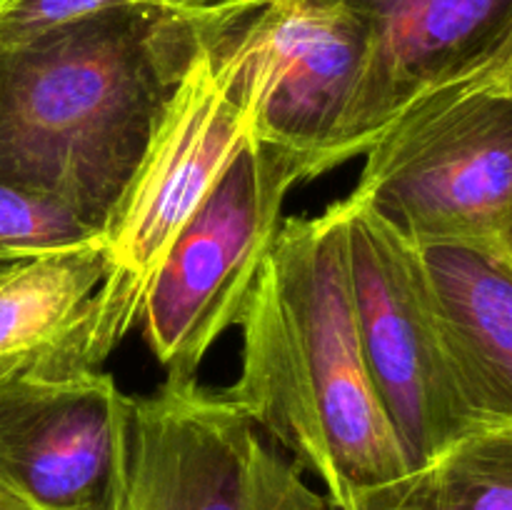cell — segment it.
Returning a JSON list of instances; mask_svg holds the SVG:
<instances>
[{
  "label": "cell",
  "instance_id": "6da1fadb",
  "mask_svg": "<svg viewBox=\"0 0 512 510\" xmlns=\"http://www.w3.org/2000/svg\"><path fill=\"white\" fill-rule=\"evenodd\" d=\"M238 325L228 398L323 483L328 508L410 473L360 343L345 200L280 225Z\"/></svg>",
  "mask_w": 512,
  "mask_h": 510
},
{
  "label": "cell",
  "instance_id": "7a4b0ae2",
  "mask_svg": "<svg viewBox=\"0 0 512 510\" xmlns=\"http://www.w3.org/2000/svg\"><path fill=\"white\" fill-rule=\"evenodd\" d=\"M198 45V13L160 0L0 45V180L105 230Z\"/></svg>",
  "mask_w": 512,
  "mask_h": 510
},
{
  "label": "cell",
  "instance_id": "3957f363",
  "mask_svg": "<svg viewBox=\"0 0 512 510\" xmlns=\"http://www.w3.org/2000/svg\"><path fill=\"white\" fill-rule=\"evenodd\" d=\"M348 195L415 248H500L512 228V88L503 65L430 90L365 150Z\"/></svg>",
  "mask_w": 512,
  "mask_h": 510
},
{
  "label": "cell",
  "instance_id": "277c9868",
  "mask_svg": "<svg viewBox=\"0 0 512 510\" xmlns=\"http://www.w3.org/2000/svg\"><path fill=\"white\" fill-rule=\"evenodd\" d=\"M198 38L255 140L303 155L315 178L340 165L370 55L360 15L338 0H235L198 13Z\"/></svg>",
  "mask_w": 512,
  "mask_h": 510
},
{
  "label": "cell",
  "instance_id": "5b68a950",
  "mask_svg": "<svg viewBox=\"0 0 512 510\" xmlns=\"http://www.w3.org/2000/svg\"><path fill=\"white\" fill-rule=\"evenodd\" d=\"M250 135L248 118L198 45L138 168L103 230L108 273L95 290L60 373L98 370L140 320L170 245Z\"/></svg>",
  "mask_w": 512,
  "mask_h": 510
},
{
  "label": "cell",
  "instance_id": "8992f818",
  "mask_svg": "<svg viewBox=\"0 0 512 510\" xmlns=\"http://www.w3.org/2000/svg\"><path fill=\"white\" fill-rule=\"evenodd\" d=\"M315 178L303 155L250 138L170 245L140 320L170 380H195L215 340L238 325L283 225L290 188Z\"/></svg>",
  "mask_w": 512,
  "mask_h": 510
},
{
  "label": "cell",
  "instance_id": "52a82bcc",
  "mask_svg": "<svg viewBox=\"0 0 512 510\" xmlns=\"http://www.w3.org/2000/svg\"><path fill=\"white\" fill-rule=\"evenodd\" d=\"M345 205L365 363L408 468L415 470L480 428V420L455 378L420 248L355 200L345 198Z\"/></svg>",
  "mask_w": 512,
  "mask_h": 510
},
{
  "label": "cell",
  "instance_id": "ba28073f",
  "mask_svg": "<svg viewBox=\"0 0 512 510\" xmlns=\"http://www.w3.org/2000/svg\"><path fill=\"white\" fill-rule=\"evenodd\" d=\"M293 458L198 380H170L133 398L128 475L118 510H328Z\"/></svg>",
  "mask_w": 512,
  "mask_h": 510
},
{
  "label": "cell",
  "instance_id": "9c48e42d",
  "mask_svg": "<svg viewBox=\"0 0 512 510\" xmlns=\"http://www.w3.org/2000/svg\"><path fill=\"white\" fill-rule=\"evenodd\" d=\"M130 405L100 370L0 375V493L30 510H118Z\"/></svg>",
  "mask_w": 512,
  "mask_h": 510
},
{
  "label": "cell",
  "instance_id": "30bf717a",
  "mask_svg": "<svg viewBox=\"0 0 512 510\" xmlns=\"http://www.w3.org/2000/svg\"><path fill=\"white\" fill-rule=\"evenodd\" d=\"M365 20L370 55L338 160L363 155L418 98L493 65L512 45V0H338Z\"/></svg>",
  "mask_w": 512,
  "mask_h": 510
},
{
  "label": "cell",
  "instance_id": "8fae6325",
  "mask_svg": "<svg viewBox=\"0 0 512 510\" xmlns=\"http://www.w3.org/2000/svg\"><path fill=\"white\" fill-rule=\"evenodd\" d=\"M455 378L480 425H512V263L500 248H420Z\"/></svg>",
  "mask_w": 512,
  "mask_h": 510
},
{
  "label": "cell",
  "instance_id": "7c38bea8",
  "mask_svg": "<svg viewBox=\"0 0 512 510\" xmlns=\"http://www.w3.org/2000/svg\"><path fill=\"white\" fill-rule=\"evenodd\" d=\"M105 273L103 245L0 265V375L60 373Z\"/></svg>",
  "mask_w": 512,
  "mask_h": 510
},
{
  "label": "cell",
  "instance_id": "4fadbf2b",
  "mask_svg": "<svg viewBox=\"0 0 512 510\" xmlns=\"http://www.w3.org/2000/svg\"><path fill=\"white\" fill-rule=\"evenodd\" d=\"M328 510H512V425H480L403 478Z\"/></svg>",
  "mask_w": 512,
  "mask_h": 510
},
{
  "label": "cell",
  "instance_id": "5bb4252c",
  "mask_svg": "<svg viewBox=\"0 0 512 510\" xmlns=\"http://www.w3.org/2000/svg\"><path fill=\"white\" fill-rule=\"evenodd\" d=\"M103 245V230L60 200L0 180V265Z\"/></svg>",
  "mask_w": 512,
  "mask_h": 510
},
{
  "label": "cell",
  "instance_id": "9a60e30c",
  "mask_svg": "<svg viewBox=\"0 0 512 510\" xmlns=\"http://www.w3.org/2000/svg\"><path fill=\"white\" fill-rule=\"evenodd\" d=\"M130 3L140 0H0V45L20 43Z\"/></svg>",
  "mask_w": 512,
  "mask_h": 510
},
{
  "label": "cell",
  "instance_id": "2e32d148",
  "mask_svg": "<svg viewBox=\"0 0 512 510\" xmlns=\"http://www.w3.org/2000/svg\"><path fill=\"white\" fill-rule=\"evenodd\" d=\"M160 3L170 5L175 10H183V13H210V10L235 3V0H160Z\"/></svg>",
  "mask_w": 512,
  "mask_h": 510
},
{
  "label": "cell",
  "instance_id": "e0dca14e",
  "mask_svg": "<svg viewBox=\"0 0 512 510\" xmlns=\"http://www.w3.org/2000/svg\"><path fill=\"white\" fill-rule=\"evenodd\" d=\"M0 510H30V508H25L23 503H18V500H13V498H8V495L0 493Z\"/></svg>",
  "mask_w": 512,
  "mask_h": 510
},
{
  "label": "cell",
  "instance_id": "ac0fdd59",
  "mask_svg": "<svg viewBox=\"0 0 512 510\" xmlns=\"http://www.w3.org/2000/svg\"><path fill=\"white\" fill-rule=\"evenodd\" d=\"M503 253L508 255V260L512 263V228L508 230V235H505V240H503Z\"/></svg>",
  "mask_w": 512,
  "mask_h": 510
},
{
  "label": "cell",
  "instance_id": "d6986e66",
  "mask_svg": "<svg viewBox=\"0 0 512 510\" xmlns=\"http://www.w3.org/2000/svg\"><path fill=\"white\" fill-rule=\"evenodd\" d=\"M505 78H508V83H510V88H512V58H510V63H508V73H505Z\"/></svg>",
  "mask_w": 512,
  "mask_h": 510
}]
</instances>
